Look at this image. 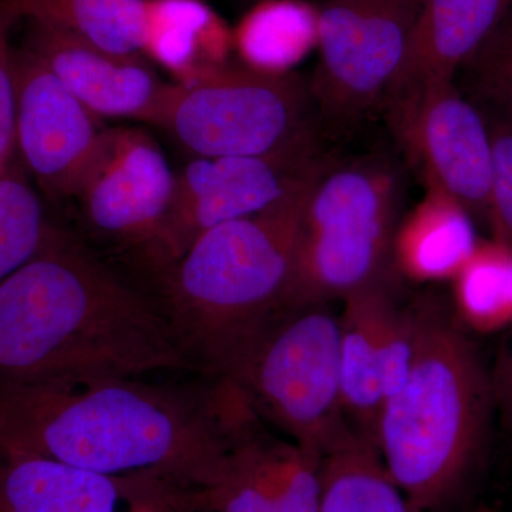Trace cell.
<instances>
[{"instance_id": "d6986e66", "label": "cell", "mask_w": 512, "mask_h": 512, "mask_svg": "<svg viewBox=\"0 0 512 512\" xmlns=\"http://www.w3.org/2000/svg\"><path fill=\"white\" fill-rule=\"evenodd\" d=\"M244 66L288 74L318 47V9L303 0H259L232 30Z\"/></svg>"}, {"instance_id": "5bb4252c", "label": "cell", "mask_w": 512, "mask_h": 512, "mask_svg": "<svg viewBox=\"0 0 512 512\" xmlns=\"http://www.w3.org/2000/svg\"><path fill=\"white\" fill-rule=\"evenodd\" d=\"M22 47L39 57L97 117L157 126L171 83L158 79L140 55H114L39 20L26 19Z\"/></svg>"}, {"instance_id": "7c38bea8", "label": "cell", "mask_w": 512, "mask_h": 512, "mask_svg": "<svg viewBox=\"0 0 512 512\" xmlns=\"http://www.w3.org/2000/svg\"><path fill=\"white\" fill-rule=\"evenodd\" d=\"M13 69L20 163L50 200L73 198L103 136L100 117L25 47L13 50Z\"/></svg>"}, {"instance_id": "4fadbf2b", "label": "cell", "mask_w": 512, "mask_h": 512, "mask_svg": "<svg viewBox=\"0 0 512 512\" xmlns=\"http://www.w3.org/2000/svg\"><path fill=\"white\" fill-rule=\"evenodd\" d=\"M0 512H194L183 488L37 457L0 458Z\"/></svg>"}, {"instance_id": "603a6c76", "label": "cell", "mask_w": 512, "mask_h": 512, "mask_svg": "<svg viewBox=\"0 0 512 512\" xmlns=\"http://www.w3.org/2000/svg\"><path fill=\"white\" fill-rule=\"evenodd\" d=\"M52 225L16 157L0 171V284L37 254Z\"/></svg>"}, {"instance_id": "30bf717a", "label": "cell", "mask_w": 512, "mask_h": 512, "mask_svg": "<svg viewBox=\"0 0 512 512\" xmlns=\"http://www.w3.org/2000/svg\"><path fill=\"white\" fill-rule=\"evenodd\" d=\"M319 141L254 157H195L180 173L156 247V285L208 229L279 200L322 160Z\"/></svg>"}, {"instance_id": "9c48e42d", "label": "cell", "mask_w": 512, "mask_h": 512, "mask_svg": "<svg viewBox=\"0 0 512 512\" xmlns=\"http://www.w3.org/2000/svg\"><path fill=\"white\" fill-rule=\"evenodd\" d=\"M175 173L160 144L141 128L104 130L74 200L87 231L137 256L156 279L158 235Z\"/></svg>"}, {"instance_id": "2e32d148", "label": "cell", "mask_w": 512, "mask_h": 512, "mask_svg": "<svg viewBox=\"0 0 512 512\" xmlns=\"http://www.w3.org/2000/svg\"><path fill=\"white\" fill-rule=\"evenodd\" d=\"M426 188L423 200L396 229L392 268L419 284L453 281L480 242L473 215L446 192Z\"/></svg>"}, {"instance_id": "e0dca14e", "label": "cell", "mask_w": 512, "mask_h": 512, "mask_svg": "<svg viewBox=\"0 0 512 512\" xmlns=\"http://www.w3.org/2000/svg\"><path fill=\"white\" fill-rule=\"evenodd\" d=\"M234 36L204 0H146L141 53L191 84L229 63Z\"/></svg>"}, {"instance_id": "83f0119b", "label": "cell", "mask_w": 512, "mask_h": 512, "mask_svg": "<svg viewBox=\"0 0 512 512\" xmlns=\"http://www.w3.org/2000/svg\"><path fill=\"white\" fill-rule=\"evenodd\" d=\"M20 20L0 3V171L16 157V82L10 33Z\"/></svg>"}, {"instance_id": "ffe728a7", "label": "cell", "mask_w": 512, "mask_h": 512, "mask_svg": "<svg viewBox=\"0 0 512 512\" xmlns=\"http://www.w3.org/2000/svg\"><path fill=\"white\" fill-rule=\"evenodd\" d=\"M319 512H412L375 444L349 430L320 458Z\"/></svg>"}, {"instance_id": "484cf974", "label": "cell", "mask_w": 512, "mask_h": 512, "mask_svg": "<svg viewBox=\"0 0 512 512\" xmlns=\"http://www.w3.org/2000/svg\"><path fill=\"white\" fill-rule=\"evenodd\" d=\"M463 70L485 97L512 113V8Z\"/></svg>"}, {"instance_id": "f1b7e54d", "label": "cell", "mask_w": 512, "mask_h": 512, "mask_svg": "<svg viewBox=\"0 0 512 512\" xmlns=\"http://www.w3.org/2000/svg\"><path fill=\"white\" fill-rule=\"evenodd\" d=\"M493 403L501 414V421L512 431V350L497 367L493 382Z\"/></svg>"}, {"instance_id": "d4e9b609", "label": "cell", "mask_w": 512, "mask_h": 512, "mask_svg": "<svg viewBox=\"0 0 512 512\" xmlns=\"http://www.w3.org/2000/svg\"><path fill=\"white\" fill-rule=\"evenodd\" d=\"M377 338H379L380 370L384 402L402 389L409 375L414 356L413 306L402 309L394 303L392 293L387 288L377 319Z\"/></svg>"}, {"instance_id": "277c9868", "label": "cell", "mask_w": 512, "mask_h": 512, "mask_svg": "<svg viewBox=\"0 0 512 512\" xmlns=\"http://www.w3.org/2000/svg\"><path fill=\"white\" fill-rule=\"evenodd\" d=\"M414 356L384 402L377 450L412 512L439 510L464 483L483 444L491 380L456 319L436 299L414 303Z\"/></svg>"}, {"instance_id": "4316f807", "label": "cell", "mask_w": 512, "mask_h": 512, "mask_svg": "<svg viewBox=\"0 0 512 512\" xmlns=\"http://www.w3.org/2000/svg\"><path fill=\"white\" fill-rule=\"evenodd\" d=\"M493 141L488 221L494 239L512 249V124L490 126Z\"/></svg>"}, {"instance_id": "3957f363", "label": "cell", "mask_w": 512, "mask_h": 512, "mask_svg": "<svg viewBox=\"0 0 512 512\" xmlns=\"http://www.w3.org/2000/svg\"><path fill=\"white\" fill-rule=\"evenodd\" d=\"M325 160L264 210L205 231L157 285L154 296L192 372L217 377L281 308L303 210Z\"/></svg>"}, {"instance_id": "7a4b0ae2", "label": "cell", "mask_w": 512, "mask_h": 512, "mask_svg": "<svg viewBox=\"0 0 512 512\" xmlns=\"http://www.w3.org/2000/svg\"><path fill=\"white\" fill-rule=\"evenodd\" d=\"M173 372L194 373L160 303L72 232L52 225L0 284V375Z\"/></svg>"}, {"instance_id": "8fae6325", "label": "cell", "mask_w": 512, "mask_h": 512, "mask_svg": "<svg viewBox=\"0 0 512 512\" xmlns=\"http://www.w3.org/2000/svg\"><path fill=\"white\" fill-rule=\"evenodd\" d=\"M397 144L426 187L488 218L493 141L480 113L447 83L399 94L386 111Z\"/></svg>"}, {"instance_id": "ac0fdd59", "label": "cell", "mask_w": 512, "mask_h": 512, "mask_svg": "<svg viewBox=\"0 0 512 512\" xmlns=\"http://www.w3.org/2000/svg\"><path fill=\"white\" fill-rule=\"evenodd\" d=\"M390 275L346 298L339 316L340 403L350 429L377 447L384 406L377 319Z\"/></svg>"}, {"instance_id": "9a60e30c", "label": "cell", "mask_w": 512, "mask_h": 512, "mask_svg": "<svg viewBox=\"0 0 512 512\" xmlns=\"http://www.w3.org/2000/svg\"><path fill=\"white\" fill-rule=\"evenodd\" d=\"M511 8L512 0H420L406 64L390 101L454 83Z\"/></svg>"}, {"instance_id": "5b68a950", "label": "cell", "mask_w": 512, "mask_h": 512, "mask_svg": "<svg viewBox=\"0 0 512 512\" xmlns=\"http://www.w3.org/2000/svg\"><path fill=\"white\" fill-rule=\"evenodd\" d=\"M386 153L326 158L303 210L285 308L326 306L392 274L406 183Z\"/></svg>"}, {"instance_id": "ba28073f", "label": "cell", "mask_w": 512, "mask_h": 512, "mask_svg": "<svg viewBox=\"0 0 512 512\" xmlns=\"http://www.w3.org/2000/svg\"><path fill=\"white\" fill-rule=\"evenodd\" d=\"M420 0H326L309 87L319 128L350 131L384 113L402 77Z\"/></svg>"}, {"instance_id": "f546056e", "label": "cell", "mask_w": 512, "mask_h": 512, "mask_svg": "<svg viewBox=\"0 0 512 512\" xmlns=\"http://www.w3.org/2000/svg\"><path fill=\"white\" fill-rule=\"evenodd\" d=\"M477 512H490V511H477Z\"/></svg>"}, {"instance_id": "cb8c5ba5", "label": "cell", "mask_w": 512, "mask_h": 512, "mask_svg": "<svg viewBox=\"0 0 512 512\" xmlns=\"http://www.w3.org/2000/svg\"><path fill=\"white\" fill-rule=\"evenodd\" d=\"M320 458L292 441L276 439L272 453L276 512H319Z\"/></svg>"}, {"instance_id": "44dd1931", "label": "cell", "mask_w": 512, "mask_h": 512, "mask_svg": "<svg viewBox=\"0 0 512 512\" xmlns=\"http://www.w3.org/2000/svg\"><path fill=\"white\" fill-rule=\"evenodd\" d=\"M22 19L39 20L114 53L140 55L146 0H0Z\"/></svg>"}, {"instance_id": "52a82bcc", "label": "cell", "mask_w": 512, "mask_h": 512, "mask_svg": "<svg viewBox=\"0 0 512 512\" xmlns=\"http://www.w3.org/2000/svg\"><path fill=\"white\" fill-rule=\"evenodd\" d=\"M157 127L207 158L268 156L320 133L309 79L231 62L197 82L171 83Z\"/></svg>"}, {"instance_id": "8992f818", "label": "cell", "mask_w": 512, "mask_h": 512, "mask_svg": "<svg viewBox=\"0 0 512 512\" xmlns=\"http://www.w3.org/2000/svg\"><path fill=\"white\" fill-rule=\"evenodd\" d=\"M339 318L326 306L276 309L224 367L265 424L322 457L348 433L339 387Z\"/></svg>"}, {"instance_id": "6da1fadb", "label": "cell", "mask_w": 512, "mask_h": 512, "mask_svg": "<svg viewBox=\"0 0 512 512\" xmlns=\"http://www.w3.org/2000/svg\"><path fill=\"white\" fill-rule=\"evenodd\" d=\"M245 412L238 390L218 377L0 375V458H47L195 494L217 473Z\"/></svg>"}, {"instance_id": "7402d4cb", "label": "cell", "mask_w": 512, "mask_h": 512, "mask_svg": "<svg viewBox=\"0 0 512 512\" xmlns=\"http://www.w3.org/2000/svg\"><path fill=\"white\" fill-rule=\"evenodd\" d=\"M457 318L480 333L512 323V249L503 242H478L453 279Z\"/></svg>"}]
</instances>
